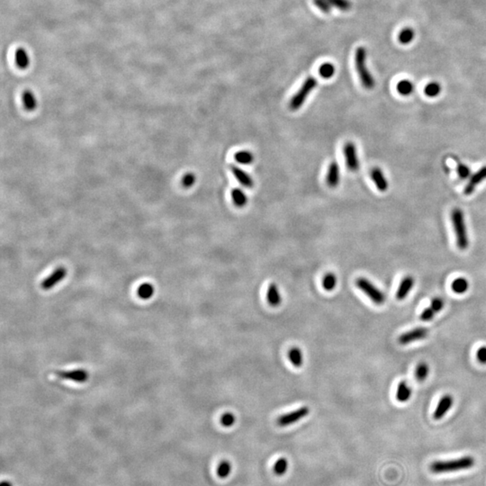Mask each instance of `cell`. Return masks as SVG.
<instances>
[{
  "label": "cell",
  "instance_id": "cell-1",
  "mask_svg": "<svg viewBox=\"0 0 486 486\" xmlns=\"http://www.w3.org/2000/svg\"><path fill=\"white\" fill-rule=\"evenodd\" d=\"M475 465L476 460L473 456H465L452 460L433 462L430 466V469L434 474H443L467 470Z\"/></svg>",
  "mask_w": 486,
  "mask_h": 486
},
{
  "label": "cell",
  "instance_id": "cell-2",
  "mask_svg": "<svg viewBox=\"0 0 486 486\" xmlns=\"http://www.w3.org/2000/svg\"><path fill=\"white\" fill-rule=\"evenodd\" d=\"M367 50L362 46L358 47L355 54V63L357 69V74L359 76L360 81L363 87L366 90H373L375 88L376 81L373 78L367 66Z\"/></svg>",
  "mask_w": 486,
  "mask_h": 486
},
{
  "label": "cell",
  "instance_id": "cell-3",
  "mask_svg": "<svg viewBox=\"0 0 486 486\" xmlns=\"http://www.w3.org/2000/svg\"><path fill=\"white\" fill-rule=\"evenodd\" d=\"M451 222L456 234L457 247L464 250L469 246V239L466 232L465 215L461 209H453L451 212Z\"/></svg>",
  "mask_w": 486,
  "mask_h": 486
},
{
  "label": "cell",
  "instance_id": "cell-4",
  "mask_svg": "<svg viewBox=\"0 0 486 486\" xmlns=\"http://www.w3.org/2000/svg\"><path fill=\"white\" fill-rule=\"evenodd\" d=\"M317 85L318 81L315 78L308 77L305 81L303 82V84L302 85L301 89L298 90L290 101V103H289L290 109L293 110V111L299 109L304 104V102H305V100L307 99L309 95L312 93V91L315 89V87Z\"/></svg>",
  "mask_w": 486,
  "mask_h": 486
},
{
  "label": "cell",
  "instance_id": "cell-5",
  "mask_svg": "<svg viewBox=\"0 0 486 486\" xmlns=\"http://www.w3.org/2000/svg\"><path fill=\"white\" fill-rule=\"evenodd\" d=\"M356 286L359 290L369 298L377 305H382L386 302V294L382 291L365 278H357Z\"/></svg>",
  "mask_w": 486,
  "mask_h": 486
},
{
  "label": "cell",
  "instance_id": "cell-6",
  "mask_svg": "<svg viewBox=\"0 0 486 486\" xmlns=\"http://www.w3.org/2000/svg\"><path fill=\"white\" fill-rule=\"evenodd\" d=\"M309 413H310V409L307 406L300 407L293 412H288L279 417L277 423L278 426L280 427L290 426L293 423H296L299 421L303 420V418L307 416Z\"/></svg>",
  "mask_w": 486,
  "mask_h": 486
},
{
  "label": "cell",
  "instance_id": "cell-7",
  "mask_svg": "<svg viewBox=\"0 0 486 486\" xmlns=\"http://www.w3.org/2000/svg\"><path fill=\"white\" fill-rule=\"evenodd\" d=\"M343 153L347 169L351 171H357L359 169V160L357 157L356 145L352 142H347L343 147Z\"/></svg>",
  "mask_w": 486,
  "mask_h": 486
},
{
  "label": "cell",
  "instance_id": "cell-8",
  "mask_svg": "<svg viewBox=\"0 0 486 486\" xmlns=\"http://www.w3.org/2000/svg\"><path fill=\"white\" fill-rule=\"evenodd\" d=\"M430 334V331L424 327L415 328L405 333H402L399 337V343L401 345H408L410 343L425 340Z\"/></svg>",
  "mask_w": 486,
  "mask_h": 486
},
{
  "label": "cell",
  "instance_id": "cell-9",
  "mask_svg": "<svg viewBox=\"0 0 486 486\" xmlns=\"http://www.w3.org/2000/svg\"><path fill=\"white\" fill-rule=\"evenodd\" d=\"M66 276H67V269L64 267L56 268L48 278H45L42 282L41 288L44 290H50L51 288H54L57 284L60 283L63 278H66Z\"/></svg>",
  "mask_w": 486,
  "mask_h": 486
},
{
  "label": "cell",
  "instance_id": "cell-10",
  "mask_svg": "<svg viewBox=\"0 0 486 486\" xmlns=\"http://www.w3.org/2000/svg\"><path fill=\"white\" fill-rule=\"evenodd\" d=\"M55 375L62 379L74 381L76 383H85L89 379V372L84 369H75L70 371H57L55 372Z\"/></svg>",
  "mask_w": 486,
  "mask_h": 486
},
{
  "label": "cell",
  "instance_id": "cell-11",
  "mask_svg": "<svg viewBox=\"0 0 486 486\" xmlns=\"http://www.w3.org/2000/svg\"><path fill=\"white\" fill-rule=\"evenodd\" d=\"M453 404H454L453 396L450 394H445L437 403V406L436 410L433 414V418L435 420H441L442 418L445 416L447 412H449V410L451 409Z\"/></svg>",
  "mask_w": 486,
  "mask_h": 486
},
{
  "label": "cell",
  "instance_id": "cell-12",
  "mask_svg": "<svg viewBox=\"0 0 486 486\" xmlns=\"http://www.w3.org/2000/svg\"><path fill=\"white\" fill-rule=\"evenodd\" d=\"M486 179V166H484L483 168L479 169L476 173L474 174L472 176L468 183L466 186L465 188V194L466 195H470L471 194L474 193V191L476 190V188L478 185H480L482 182H484Z\"/></svg>",
  "mask_w": 486,
  "mask_h": 486
},
{
  "label": "cell",
  "instance_id": "cell-13",
  "mask_svg": "<svg viewBox=\"0 0 486 486\" xmlns=\"http://www.w3.org/2000/svg\"><path fill=\"white\" fill-rule=\"evenodd\" d=\"M231 170H232L233 176L235 177V179L238 180L239 183L241 184L242 186L247 188V189L253 188V179L245 170H243V169H241L240 167L235 166V165L231 166Z\"/></svg>",
  "mask_w": 486,
  "mask_h": 486
},
{
  "label": "cell",
  "instance_id": "cell-14",
  "mask_svg": "<svg viewBox=\"0 0 486 486\" xmlns=\"http://www.w3.org/2000/svg\"><path fill=\"white\" fill-rule=\"evenodd\" d=\"M328 186L332 189H336L340 181V168L336 161L330 164L326 177Z\"/></svg>",
  "mask_w": 486,
  "mask_h": 486
},
{
  "label": "cell",
  "instance_id": "cell-15",
  "mask_svg": "<svg viewBox=\"0 0 486 486\" xmlns=\"http://www.w3.org/2000/svg\"><path fill=\"white\" fill-rule=\"evenodd\" d=\"M413 286H414V278H412V276H406L405 278H403L397 290V300L402 301L403 299H405L409 293L412 291Z\"/></svg>",
  "mask_w": 486,
  "mask_h": 486
},
{
  "label": "cell",
  "instance_id": "cell-16",
  "mask_svg": "<svg viewBox=\"0 0 486 486\" xmlns=\"http://www.w3.org/2000/svg\"><path fill=\"white\" fill-rule=\"evenodd\" d=\"M371 179L373 182L377 186V189L381 192H386L388 189V182L382 169L379 168H374L371 170Z\"/></svg>",
  "mask_w": 486,
  "mask_h": 486
},
{
  "label": "cell",
  "instance_id": "cell-17",
  "mask_svg": "<svg viewBox=\"0 0 486 486\" xmlns=\"http://www.w3.org/2000/svg\"><path fill=\"white\" fill-rule=\"evenodd\" d=\"M16 66L21 70H25L30 65V56L25 48H18L15 53Z\"/></svg>",
  "mask_w": 486,
  "mask_h": 486
},
{
  "label": "cell",
  "instance_id": "cell-18",
  "mask_svg": "<svg viewBox=\"0 0 486 486\" xmlns=\"http://www.w3.org/2000/svg\"><path fill=\"white\" fill-rule=\"evenodd\" d=\"M412 387L407 384L406 381H402L400 383L397 388V401L400 402H408L412 398Z\"/></svg>",
  "mask_w": 486,
  "mask_h": 486
},
{
  "label": "cell",
  "instance_id": "cell-19",
  "mask_svg": "<svg viewBox=\"0 0 486 486\" xmlns=\"http://www.w3.org/2000/svg\"><path fill=\"white\" fill-rule=\"evenodd\" d=\"M267 298L268 303L273 307H278L282 303V296L279 293L278 286L276 284H271L268 287Z\"/></svg>",
  "mask_w": 486,
  "mask_h": 486
},
{
  "label": "cell",
  "instance_id": "cell-20",
  "mask_svg": "<svg viewBox=\"0 0 486 486\" xmlns=\"http://www.w3.org/2000/svg\"><path fill=\"white\" fill-rule=\"evenodd\" d=\"M22 99L23 104L25 106L26 111L32 112L36 109L37 107V99L35 97V94L31 90H25L22 95Z\"/></svg>",
  "mask_w": 486,
  "mask_h": 486
},
{
  "label": "cell",
  "instance_id": "cell-21",
  "mask_svg": "<svg viewBox=\"0 0 486 486\" xmlns=\"http://www.w3.org/2000/svg\"><path fill=\"white\" fill-rule=\"evenodd\" d=\"M288 357L290 362L292 363L293 367H301L303 365V355L302 350L299 347H293L289 350Z\"/></svg>",
  "mask_w": 486,
  "mask_h": 486
},
{
  "label": "cell",
  "instance_id": "cell-22",
  "mask_svg": "<svg viewBox=\"0 0 486 486\" xmlns=\"http://www.w3.org/2000/svg\"><path fill=\"white\" fill-rule=\"evenodd\" d=\"M232 198L233 203L238 207H243L248 203L247 194L241 189H234L232 191Z\"/></svg>",
  "mask_w": 486,
  "mask_h": 486
},
{
  "label": "cell",
  "instance_id": "cell-23",
  "mask_svg": "<svg viewBox=\"0 0 486 486\" xmlns=\"http://www.w3.org/2000/svg\"><path fill=\"white\" fill-rule=\"evenodd\" d=\"M451 288L455 293L462 294L468 291L469 282L465 278H457L452 282Z\"/></svg>",
  "mask_w": 486,
  "mask_h": 486
},
{
  "label": "cell",
  "instance_id": "cell-24",
  "mask_svg": "<svg viewBox=\"0 0 486 486\" xmlns=\"http://www.w3.org/2000/svg\"><path fill=\"white\" fill-rule=\"evenodd\" d=\"M236 162L242 165H248L254 161V155L249 150H240L234 155Z\"/></svg>",
  "mask_w": 486,
  "mask_h": 486
},
{
  "label": "cell",
  "instance_id": "cell-25",
  "mask_svg": "<svg viewBox=\"0 0 486 486\" xmlns=\"http://www.w3.org/2000/svg\"><path fill=\"white\" fill-rule=\"evenodd\" d=\"M430 374V367L426 362H420L415 368V377L419 382L425 381Z\"/></svg>",
  "mask_w": 486,
  "mask_h": 486
},
{
  "label": "cell",
  "instance_id": "cell-26",
  "mask_svg": "<svg viewBox=\"0 0 486 486\" xmlns=\"http://www.w3.org/2000/svg\"><path fill=\"white\" fill-rule=\"evenodd\" d=\"M397 91L404 97L410 96L414 91V85L410 80H401L397 84Z\"/></svg>",
  "mask_w": 486,
  "mask_h": 486
},
{
  "label": "cell",
  "instance_id": "cell-27",
  "mask_svg": "<svg viewBox=\"0 0 486 486\" xmlns=\"http://www.w3.org/2000/svg\"><path fill=\"white\" fill-rule=\"evenodd\" d=\"M415 33L411 27L403 28L398 35V40L402 45H409L414 39Z\"/></svg>",
  "mask_w": 486,
  "mask_h": 486
},
{
  "label": "cell",
  "instance_id": "cell-28",
  "mask_svg": "<svg viewBox=\"0 0 486 486\" xmlns=\"http://www.w3.org/2000/svg\"><path fill=\"white\" fill-rule=\"evenodd\" d=\"M154 293V287L149 283H144L140 286L137 291V294L141 299L148 300L152 297Z\"/></svg>",
  "mask_w": 486,
  "mask_h": 486
},
{
  "label": "cell",
  "instance_id": "cell-29",
  "mask_svg": "<svg viewBox=\"0 0 486 486\" xmlns=\"http://www.w3.org/2000/svg\"><path fill=\"white\" fill-rule=\"evenodd\" d=\"M335 70H335V66L333 63L325 62L319 68V74L324 80H329L334 76Z\"/></svg>",
  "mask_w": 486,
  "mask_h": 486
},
{
  "label": "cell",
  "instance_id": "cell-30",
  "mask_svg": "<svg viewBox=\"0 0 486 486\" xmlns=\"http://www.w3.org/2000/svg\"><path fill=\"white\" fill-rule=\"evenodd\" d=\"M337 286V278L333 273H328L323 279V287L326 291H333Z\"/></svg>",
  "mask_w": 486,
  "mask_h": 486
},
{
  "label": "cell",
  "instance_id": "cell-31",
  "mask_svg": "<svg viewBox=\"0 0 486 486\" xmlns=\"http://www.w3.org/2000/svg\"><path fill=\"white\" fill-rule=\"evenodd\" d=\"M441 92V86L437 82H431L424 89V93L429 97H436Z\"/></svg>",
  "mask_w": 486,
  "mask_h": 486
},
{
  "label": "cell",
  "instance_id": "cell-32",
  "mask_svg": "<svg viewBox=\"0 0 486 486\" xmlns=\"http://www.w3.org/2000/svg\"><path fill=\"white\" fill-rule=\"evenodd\" d=\"M274 473L278 476L285 475L288 469V461L285 457L279 458L274 466Z\"/></svg>",
  "mask_w": 486,
  "mask_h": 486
},
{
  "label": "cell",
  "instance_id": "cell-33",
  "mask_svg": "<svg viewBox=\"0 0 486 486\" xmlns=\"http://www.w3.org/2000/svg\"><path fill=\"white\" fill-rule=\"evenodd\" d=\"M232 473V464L227 460H223L217 467V475L220 478H227Z\"/></svg>",
  "mask_w": 486,
  "mask_h": 486
},
{
  "label": "cell",
  "instance_id": "cell-34",
  "mask_svg": "<svg viewBox=\"0 0 486 486\" xmlns=\"http://www.w3.org/2000/svg\"><path fill=\"white\" fill-rule=\"evenodd\" d=\"M331 5L341 11L350 10L351 2L349 0H327Z\"/></svg>",
  "mask_w": 486,
  "mask_h": 486
},
{
  "label": "cell",
  "instance_id": "cell-35",
  "mask_svg": "<svg viewBox=\"0 0 486 486\" xmlns=\"http://www.w3.org/2000/svg\"><path fill=\"white\" fill-rule=\"evenodd\" d=\"M220 422H221V424L223 427L230 428V427L233 426L234 423L236 422V418H235L234 414H233L232 412H226V413H224L223 415H222Z\"/></svg>",
  "mask_w": 486,
  "mask_h": 486
},
{
  "label": "cell",
  "instance_id": "cell-36",
  "mask_svg": "<svg viewBox=\"0 0 486 486\" xmlns=\"http://www.w3.org/2000/svg\"><path fill=\"white\" fill-rule=\"evenodd\" d=\"M195 180H196L195 175L192 172H189L184 175L181 184L185 189H190L191 187H193L194 184L195 183Z\"/></svg>",
  "mask_w": 486,
  "mask_h": 486
},
{
  "label": "cell",
  "instance_id": "cell-37",
  "mask_svg": "<svg viewBox=\"0 0 486 486\" xmlns=\"http://www.w3.org/2000/svg\"><path fill=\"white\" fill-rule=\"evenodd\" d=\"M313 4L316 5V7H318L320 10L323 11V13L329 14L333 8L332 7L333 5H331L327 0H313Z\"/></svg>",
  "mask_w": 486,
  "mask_h": 486
},
{
  "label": "cell",
  "instance_id": "cell-38",
  "mask_svg": "<svg viewBox=\"0 0 486 486\" xmlns=\"http://www.w3.org/2000/svg\"><path fill=\"white\" fill-rule=\"evenodd\" d=\"M456 172H457V175L460 179H466L470 176L471 170L465 164H458Z\"/></svg>",
  "mask_w": 486,
  "mask_h": 486
},
{
  "label": "cell",
  "instance_id": "cell-39",
  "mask_svg": "<svg viewBox=\"0 0 486 486\" xmlns=\"http://www.w3.org/2000/svg\"><path fill=\"white\" fill-rule=\"evenodd\" d=\"M444 306H445V302L441 297H435L432 299L431 307L434 310L435 313L441 312Z\"/></svg>",
  "mask_w": 486,
  "mask_h": 486
},
{
  "label": "cell",
  "instance_id": "cell-40",
  "mask_svg": "<svg viewBox=\"0 0 486 486\" xmlns=\"http://www.w3.org/2000/svg\"><path fill=\"white\" fill-rule=\"evenodd\" d=\"M435 313H436L434 312V310L431 306L426 308L422 311V314H421V320L423 322H430V321L433 320V318L435 316Z\"/></svg>",
  "mask_w": 486,
  "mask_h": 486
},
{
  "label": "cell",
  "instance_id": "cell-41",
  "mask_svg": "<svg viewBox=\"0 0 486 486\" xmlns=\"http://www.w3.org/2000/svg\"><path fill=\"white\" fill-rule=\"evenodd\" d=\"M476 357L478 359L479 362L482 363V364H486V346H484V347H481L480 348H478L477 352H476Z\"/></svg>",
  "mask_w": 486,
  "mask_h": 486
},
{
  "label": "cell",
  "instance_id": "cell-42",
  "mask_svg": "<svg viewBox=\"0 0 486 486\" xmlns=\"http://www.w3.org/2000/svg\"><path fill=\"white\" fill-rule=\"evenodd\" d=\"M1 486H13L9 481H3L1 483Z\"/></svg>",
  "mask_w": 486,
  "mask_h": 486
}]
</instances>
